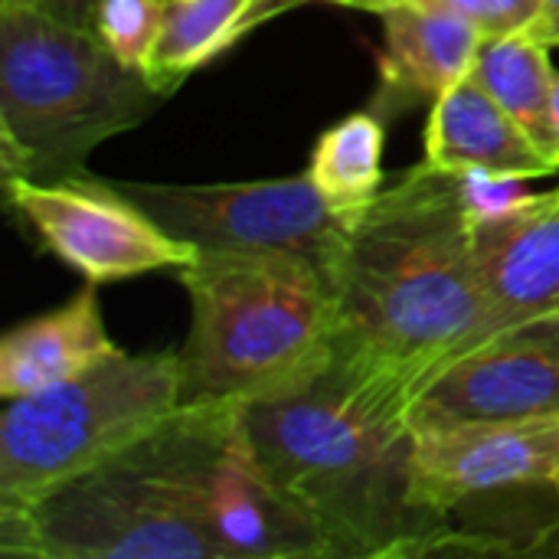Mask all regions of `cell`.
I'll return each mask as SVG.
<instances>
[{
	"instance_id": "obj_2",
	"label": "cell",
	"mask_w": 559,
	"mask_h": 559,
	"mask_svg": "<svg viewBox=\"0 0 559 559\" xmlns=\"http://www.w3.org/2000/svg\"><path fill=\"white\" fill-rule=\"evenodd\" d=\"M246 439L334 540L341 557H393L442 547L406 501L413 436L403 403L364 380L337 350L311 380L242 406Z\"/></svg>"
},
{
	"instance_id": "obj_1",
	"label": "cell",
	"mask_w": 559,
	"mask_h": 559,
	"mask_svg": "<svg viewBox=\"0 0 559 559\" xmlns=\"http://www.w3.org/2000/svg\"><path fill=\"white\" fill-rule=\"evenodd\" d=\"M337 354L393 400L488 334L459 174L423 160L354 219L334 265Z\"/></svg>"
},
{
	"instance_id": "obj_9",
	"label": "cell",
	"mask_w": 559,
	"mask_h": 559,
	"mask_svg": "<svg viewBox=\"0 0 559 559\" xmlns=\"http://www.w3.org/2000/svg\"><path fill=\"white\" fill-rule=\"evenodd\" d=\"M13 213L36 239L92 285L183 269L200 252L167 236L111 180L82 174L62 180L3 177Z\"/></svg>"
},
{
	"instance_id": "obj_26",
	"label": "cell",
	"mask_w": 559,
	"mask_h": 559,
	"mask_svg": "<svg viewBox=\"0 0 559 559\" xmlns=\"http://www.w3.org/2000/svg\"><path fill=\"white\" fill-rule=\"evenodd\" d=\"M550 488H554V491H557V498H559V468H557V475H554V478H550Z\"/></svg>"
},
{
	"instance_id": "obj_4",
	"label": "cell",
	"mask_w": 559,
	"mask_h": 559,
	"mask_svg": "<svg viewBox=\"0 0 559 559\" xmlns=\"http://www.w3.org/2000/svg\"><path fill=\"white\" fill-rule=\"evenodd\" d=\"M157 98L88 23L46 10H0L3 177L82 174L85 157L144 121Z\"/></svg>"
},
{
	"instance_id": "obj_14",
	"label": "cell",
	"mask_w": 559,
	"mask_h": 559,
	"mask_svg": "<svg viewBox=\"0 0 559 559\" xmlns=\"http://www.w3.org/2000/svg\"><path fill=\"white\" fill-rule=\"evenodd\" d=\"M383 16V52H380V79L383 95L406 102L439 98L455 82H462L485 43L481 29L465 16L403 0L390 7Z\"/></svg>"
},
{
	"instance_id": "obj_7",
	"label": "cell",
	"mask_w": 559,
	"mask_h": 559,
	"mask_svg": "<svg viewBox=\"0 0 559 559\" xmlns=\"http://www.w3.org/2000/svg\"><path fill=\"white\" fill-rule=\"evenodd\" d=\"M0 550L39 559H216L131 449L26 508H0Z\"/></svg>"
},
{
	"instance_id": "obj_11",
	"label": "cell",
	"mask_w": 559,
	"mask_h": 559,
	"mask_svg": "<svg viewBox=\"0 0 559 559\" xmlns=\"http://www.w3.org/2000/svg\"><path fill=\"white\" fill-rule=\"evenodd\" d=\"M559 468V413L468 423L413 436L406 501L439 521L468 498L550 485Z\"/></svg>"
},
{
	"instance_id": "obj_25",
	"label": "cell",
	"mask_w": 559,
	"mask_h": 559,
	"mask_svg": "<svg viewBox=\"0 0 559 559\" xmlns=\"http://www.w3.org/2000/svg\"><path fill=\"white\" fill-rule=\"evenodd\" d=\"M550 111H554V138H557V157H559V69H554V85H550Z\"/></svg>"
},
{
	"instance_id": "obj_12",
	"label": "cell",
	"mask_w": 559,
	"mask_h": 559,
	"mask_svg": "<svg viewBox=\"0 0 559 559\" xmlns=\"http://www.w3.org/2000/svg\"><path fill=\"white\" fill-rule=\"evenodd\" d=\"M475 269L488 298L485 341L559 314V190L472 223ZM481 341V344H485Z\"/></svg>"
},
{
	"instance_id": "obj_15",
	"label": "cell",
	"mask_w": 559,
	"mask_h": 559,
	"mask_svg": "<svg viewBox=\"0 0 559 559\" xmlns=\"http://www.w3.org/2000/svg\"><path fill=\"white\" fill-rule=\"evenodd\" d=\"M115 341L105 331L95 285L88 282L62 308L29 318L0 341V396L16 400L52 383L79 377L111 357Z\"/></svg>"
},
{
	"instance_id": "obj_21",
	"label": "cell",
	"mask_w": 559,
	"mask_h": 559,
	"mask_svg": "<svg viewBox=\"0 0 559 559\" xmlns=\"http://www.w3.org/2000/svg\"><path fill=\"white\" fill-rule=\"evenodd\" d=\"M419 3L452 10L468 23H475L485 39H498L531 29L547 0H419Z\"/></svg>"
},
{
	"instance_id": "obj_19",
	"label": "cell",
	"mask_w": 559,
	"mask_h": 559,
	"mask_svg": "<svg viewBox=\"0 0 559 559\" xmlns=\"http://www.w3.org/2000/svg\"><path fill=\"white\" fill-rule=\"evenodd\" d=\"M164 3L167 0H92L88 26L121 66L144 75L160 36Z\"/></svg>"
},
{
	"instance_id": "obj_3",
	"label": "cell",
	"mask_w": 559,
	"mask_h": 559,
	"mask_svg": "<svg viewBox=\"0 0 559 559\" xmlns=\"http://www.w3.org/2000/svg\"><path fill=\"white\" fill-rule=\"evenodd\" d=\"M177 278L190 295L180 406H246L334 360L341 311L321 262L298 252H200Z\"/></svg>"
},
{
	"instance_id": "obj_24",
	"label": "cell",
	"mask_w": 559,
	"mask_h": 559,
	"mask_svg": "<svg viewBox=\"0 0 559 559\" xmlns=\"http://www.w3.org/2000/svg\"><path fill=\"white\" fill-rule=\"evenodd\" d=\"M341 7H357V10H370V13H386L390 7L403 3V0H337Z\"/></svg>"
},
{
	"instance_id": "obj_8",
	"label": "cell",
	"mask_w": 559,
	"mask_h": 559,
	"mask_svg": "<svg viewBox=\"0 0 559 559\" xmlns=\"http://www.w3.org/2000/svg\"><path fill=\"white\" fill-rule=\"evenodd\" d=\"M111 183L167 236L197 252H298L328 272L357 219L337 213L308 170L246 183Z\"/></svg>"
},
{
	"instance_id": "obj_17",
	"label": "cell",
	"mask_w": 559,
	"mask_h": 559,
	"mask_svg": "<svg viewBox=\"0 0 559 559\" xmlns=\"http://www.w3.org/2000/svg\"><path fill=\"white\" fill-rule=\"evenodd\" d=\"M544 39L531 29L485 39L478 59L472 66V79L531 134V141L557 160V138H554V111H550V85H554V62Z\"/></svg>"
},
{
	"instance_id": "obj_6",
	"label": "cell",
	"mask_w": 559,
	"mask_h": 559,
	"mask_svg": "<svg viewBox=\"0 0 559 559\" xmlns=\"http://www.w3.org/2000/svg\"><path fill=\"white\" fill-rule=\"evenodd\" d=\"M131 455L200 527L216 559L341 557L324 527L255 459L242 406H180Z\"/></svg>"
},
{
	"instance_id": "obj_18",
	"label": "cell",
	"mask_w": 559,
	"mask_h": 559,
	"mask_svg": "<svg viewBox=\"0 0 559 559\" xmlns=\"http://www.w3.org/2000/svg\"><path fill=\"white\" fill-rule=\"evenodd\" d=\"M383 141L386 128L373 111H354L318 138L308 177L337 213L360 216L383 190Z\"/></svg>"
},
{
	"instance_id": "obj_16",
	"label": "cell",
	"mask_w": 559,
	"mask_h": 559,
	"mask_svg": "<svg viewBox=\"0 0 559 559\" xmlns=\"http://www.w3.org/2000/svg\"><path fill=\"white\" fill-rule=\"evenodd\" d=\"M292 7L295 3L288 0H167L144 79L157 95H170L197 69L236 46L249 29Z\"/></svg>"
},
{
	"instance_id": "obj_10",
	"label": "cell",
	"mask_w": 559,
	"mask_h": 559,
	"mask_svg": "<svg viewBox=\"0 0 559 559\" xmlns=\"http://www.w3.org/2000/svg\"><path fill=\"white\" fill-rule=\"evenodd\" d=\"M559 413V314L504 331L436 370L406 403L409 436Z\"/></svg>"
},
{
	"instance_id": "obj_22",
	"label": "cell",
	"mask_w": 559,
	"mask_h": 559,
	"mask_svg": "<svg viewBox=\"0 0 559 559\" xmlns=\"http://www.w3.org/2000/svg\"><path fill=\"white\" fill-rule=\"evenodd\" d=\"M75 7H79V0H0V10H46V13H62V16L88 23L85 13Z\"/></svg>"
},
{
	"instance_id": "obj_13",
	"label": "cell",
	"mask_w": 559,
	"mask_h": 559,
	"mask_svg": "<svg viewBox=\"0 0 559 559\" xmlns=\"http://www.w3.org/2000/svg\"><path fill=\"white\" fill-rule=\"evenodd\" d=\"M426 160L452 174L488 170L527 180L559 170L557 160H550L472 75L432 102L426 124Z\"/></svg>"
},
{
	"instance_id": "obj_20",
	"label": "cell",
	"mask_w": 559,
	"mask_h": 559,
	"mask_svg": "<svg viewBox=\"0 0 559 559\" xmlns=\"http://www.w3.org/2000/svg\"><path fill=\"white\" fill-rule=\"evenodd\" d=\"M459 187H462V200H465L472 223L504 216L537 197L527 190V177H508V174H488V170L459 174Z\"/></svg>"
},
{
	"instance_id": "obj_23",
	"label": "cell",
	"mask_w": 559,
	"mask_h": 559,
	"mask_svg": "<svg viewBox=\"0 0 559 559\" xmlns=\"http://www.w3.org/2000/svg\"><path fill=\"white\" fill-rule=\"evenodd\" d=\"M557 29H559V0H547V3H544V10H540V16H537V23L531 26V33L550 46V39H554V33H557Z\"/></svg>"
},
{
	"instance_id": "obj_27",
	"label": "cell",
	"mask_w": 559,
	"mask_h": 559,
	"mask_svg": "<svg viewBox=\"0 0 559 559\" xmlns=\"http://www.w3.org/2000/svg\"><path fill=\"white\" fill-rule=\"evenodd\" d=\"M288 3H295V7H298V3H311V0H288ZM324 3H337V0H324Z\"/></svg>"
},
{
	"instance_id": "obj_28",
	"label": "cell",
	"mask_w": 559,
	"mask_h": 559,
	"mask_svg": "<svg viewBox=\"0 0 559 559\" xmlns=\"http://www.w3.org/2000/svg\"><path fill=\"white\" fill-rule=\"evenodd\" d=\"M550 46H559V29L554 33V39H550Z\"/></svg>"
},
{
	"instance_id": "obj_5",
	"label": "cell",
	"mask_w": 559,
	"mask_h": 559,
	"mask_svg": "<svg viewBox=\"0 0 559 559\" xmlns=\"http://www.w3.org/2000/svg\"><path fill=\"white\" fill-rule=\"evenodd\" d=\"M180 350H115L92 370L7 400L0 416V508H26L124 455L180 409Z\"/></svg>"
}]
</instances>
